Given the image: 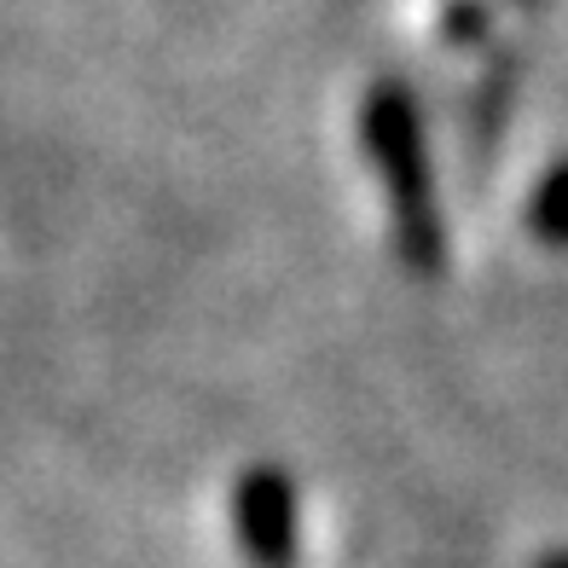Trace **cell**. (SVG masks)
Segmentation results:
<instances>
[{
	"instance_id": "obj_1",
	"label": "cell",
	"mask_w": 568,
	"mask_h": 568,
	"mask_svg": "<svg viewBox=\"0 0 568 568\" xmlns=\"http://www.w3.org/2000/svg\"><path fill=\"white\" fill-rule=\"evenodd\" d=\"M359 140H366L372 174L383 180V197H389V226H395V250H400L406 273L442 278L447 273V215H442V197H435L424 116L406 82L383 75L366 93Z\"/></svg>"
},
{
	"instance_id": "obj_2",
	"label": "cell",
	"mask_w": 568,
	"mask_h": 568,
	"mask_svg": "<svg viewBox=\"0 0 568 568\" xmlns=\"http://www.w3.org/2000/svg\"><path fill=\"white\" fill-rule=\"evenodd\" d=\"M232 534L255 568H296L302 562V505L296 481L278 464H250L232 487Z\"/></svg>"
},
{
	"instance_id": "obj_3",
	"label": "cell",
	"mask_w": 568,
	"mask_h": 568,
	"mask_svg": "<svg viewBox=\"0 0 568 568\" xmlns=\"http://www.w3.org/2000/svg\"><path fill=\"white\" fill-rule=\"evenodd\" d=\"M528 232L551 250H568V158L546 169V180L528 197Z\"/></svg>"
},
{
	"instance_id": "obj_4",
	"label": "cell",
	"mask_w": 568,
	"mask_h": 568,
	"mask_svg": "<svg viewBox=\"0 0 568 568\" xmlns=\"http://www.w3.org/2000/svg\"><path fill=\"white\" fill-rule=\"evenodd\" d=\"M534 568H568V551H557V557H546V562H534Z\"/></svg>"
}]
</instances>
